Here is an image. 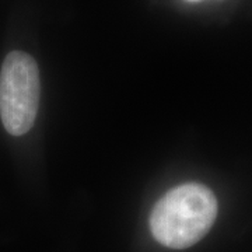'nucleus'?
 Returning <instances> with one entry per match:
<instances>
[{
  "mask_svg": "<svg viewBox=\"0 0 252 252\" xmlns=\"http://www.w3.org/2000/svg\"><path fill=\"white\" fill-rule=\"evenodd\" d=\"M216 217L213 192L202 184H184L157 202L150 216V230L164 247L185 250L209 233Z\"/></svg>",
  "mask_w": 252,
  "mask_h": 252,
  "instance_id": "f257e3e1",
  "label": "nucleus"
},
{
  "mask_svg": "<svg viewBox=\"0 0 252 252\" xmlns=\"http://www.w3.org/2000/svg\"><path fill=\"white\" fill-rule=\"evenodd\" d=\"M39 104V73L31 55L10 52L0 70V118L10 135L21 136L34 125Z\"/></svg>",
  "mask_w": 252,
  "mask_h": 252,
  "instance_id": "f03ea898",
  "label": "nucleus"
},
{
  "mask_svg": "<svg viewBox=\"0 0 252 252\" xmlns=\"http://www.w3.org/2000/svg\"><path fill=\"white\" fill-rule=\"evenodd\" d=\"M189 1H198V0H189Z\"/></svg>",
  "mask_w": 252,
  "mask_h": 252,
  "instance_id": "7ed1b4c3",
  "label": "nucleus"
}]
</instances>
